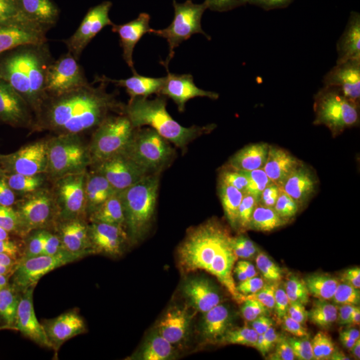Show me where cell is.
<instances>
[{
	"label": "cell",
	"mask_w": 360,
	"mask_h": 360,
	"mask_svg": "<svg viewBox=\"0 0 360 360\" xmlns=\"http://www.w3.org/2000/svg\"><path fill=\"white\" fill-rule=\"evenodd\" d=\"M300 31L282 26L270 39L242 50L226 49L223 60L236 68L239 89L245 98V116L266 146L271 144L266 107L271 91L291 67H303L306 58L299 52Z\"/></svg>",
	"instance_id": "cell-12"
},
{
	"label": "cell",
	"mask_w": 360,
	"mask_h": 360,
	"mask_svg": "<svg viewBox=\"0 0 360 360\" xmlns=\"http://www.w3.org/2000/svg\"><path fill=\"white\" fill-rule=\"evenodd\" d=\"M175 342L176 340L160 345V346L132 349L108 360H171Z\"/></svg>",
	"instance_id": "cell-20"
},
{
	"label": "cell",
	"mask_w": 360,
	"mask_h": 360,
	"mask_svg": "<svg viewBox=\"0 0 360 360\" xmlns=\"http://www.w3.org/2000/svg\"><path fill=\"white\" fill-rule=\"evenodd\" d=\"M247 304L295 348H321L347 322L351 302L302 255L271 257Z\"/></svg>",
	"instance_id": "cell-4"
},
{
	"label": "cell",
	"mask_w": 360,
	"mask_h": 360,
	"mask_svg": "<svg viewBox=\"0 0 360 360\" xmlns=\"http://www.w3.org/2000/svg\"><path fill=\"white\" fill-rule=\"evenodd\" d=\"M214 166H178L112 193H95L68 231L65 263L98 262L108 270L156 269L188 260L220 230L247 229L250 208L231 186H217Z\"/></svg>",
	"instance_id": "cell-1"
},
{
	"label": "cell",
	"mask_w": 360,
	"mask_h": 360,
	"mask_svg": "<svg viewBox=\"0 0 360 360\" xmlns=\"http://www.w3.org/2000/svg\"><path fill=\"white\" fill-rule=\"evenodd\" d=\"M105 122L94 83L40 91L0 108V155L51 200L68 231L95 195L91 153Z\"/></svg>",
	"instance_id": "cell-2"
},
{
	"label": "cell",
	"mask_w": 360,
	"mask_h": 360,
	"mask_svg": "<svg viewBox=\"0 0 360 360\" xmlns=\"http://www.w3.org/2000/svg\"><path fill=\"white\" fill-rule=\"evenodd\" d=\"M8 349H10L8 343L6 342V339L3 338V335L0 334V355H1V354H4V352H7Z\"/></svg>",
	"instance_id": "cell-23"
},
{
	"label": "cell",
	"mask_w": 360,
	"mask_h": 360,
	"mask_svg": "<svg viewBox=\"0 0 360 360\" xmlns=\"http://www.w3.org/2000/svg\"><path fill=\"white\" fill-rule=\"evenodd\" d=\"M40 23L55 40L103 56L119 37V18L105 0H34Z\"/></svg>",
	"instance_id": "cell-15"
},
{
	"label": "cell",
	"mask_w": 360,
	"mask_h": 360,
	"mask_svg": "<svg viewBox=\"0 0 360 360\" xmlns=\"http://www.w3.org/2000/svg\"><path fill=\"white\" fill-rule=\"evenodd\" d=\"M223 13V3L210 1L181 15L150 65L127 82L135 102L155 120L180 83L210 53L227 49L218 31Z\"/></svg>",
	"instance_id": "cell-9"
},
{
	"label": "cell",
	"mask_w": 360,
	"mask_h": 360,
	"mask_svg": "<svg viewBox=\"0 0 360 360\" xmlns=\"http://www.w3.org/2000/svg\"><path fill=\"white\" fill-rule=\"evenodd\" d=\"M94 287L96 359L169 343L181 333L176 290L168 285L162 270H108L94 278Z\"/></svg>",
	"instance_id": "cell-3"
},
{
	"label": "cell",
	"mask_w": 360,
	"mask_h": 360,
	"mask_svg": "<svg viewBox=\"0 0 360 360\" xmlns=\"http://www.w3.org/2000/svg\"><path fill=\"white\" fill-rule=\"evenodd\" d=\"M13 360H98L92 348L44 349V348H10Z\"/></svg>",
	"instance_id": "cell-19"
},
{
	"label": "cell",
	"mask_w": 360,
	"mask_h": 360,
	"mask_svg": "<svg viewBox=\"0 0 360 360\" xmlns=\"http://www.w3.org/2000/svg\"><path fill=\"white\" fill-rule=\"evenodd\" d=\"M318 190L343 198L360 224V148L334 142V151L330 154Z\"/></svg>",
	"instance_id": "cell-17"
},
{
	"label": "cell",
	"mask_w": 360,
	"mask_h": 360,
	"mask_svg": "<svg viewBox=\"0 0 360 360\" xmlns=\"http://www.w3.org/2000/svg\"><path fill=\"white\" fill-rule=\"evenodd\" d=\"M52 39L41 26L34 0H0V49Z\"/></svg>",
	"instance_id": "cell-18"
},
{
	"label": "cell",
	"mask_w": 360,
	"mask_h": 360,
	"mask_svg": "<svg viewBox=\"0 0 360 360\" xmlns=\"http://www.w3.org/2000/svg\"><path fill=\"white\" fill-rule=\"evenodd\" d=\"M94 279L56 287L16 309H0V334L10 348H92L95 338Z\"/></svg>",
	"instance_id": "cell-8"
},
{
	"label": "cell",
	"mask_w": 360,
	"mask_h": 360,
	"mask_svg": "<svg viewBox=\"0 0 360 360\" xmlns=\"http://www.w3.org/2000/svg\"><path fill=\"white\" fill-rule=\"evenodd\" d=\"M176 167L165 132L135 103L98 131L91 153V187L95 193H112Z\"/></svg>",
	"instance_id": "cell-7"
},
{
	"label": "cell",
	"mask_w": 360,
	"mask_h": 360,
	"mask_svg": "<svg viewBox=\"0 0 360 360\" xmlns=\"http://www.w3.org/2000/svg\"><path fill=\"white\" fill-rule=\"evenodd\" d=\"M0 360H13V358H11V354H10V349H8L7 352H4V354H1V355H0Z\"/></svg>",
	"instance_id": "cell-24"
},
{
	"label": "cell",
	"mask_w": 360,
	"mask_h": 360,
	"mask_svg": "<svg viewBox=\"0 0 360 360\" xmlns=\"http://www.w3.org/2000/svg\"><path fill=\"white\" fill-rule=\"evenodd\" d=\"M321 348H296L281 360H319Z\"/></svg>",
	"instance_id": "cell-22"
},
{
	"label": "cell",
	"mask_w": 360,
	"mask_h": 360,
	"mask_svg": "<svg viewBox=\"0 0 360 360\" xmlns=\"http://www.w3.org/2000/svg\"><path fill=\"white\" fill-rule=\"evenodd\" d=\"M101 58L55 39L0 49V108L40 91L92 84Z\"/></svg>",
	"instance_id": "cell-10"
},
{
	"label": "cell",
	"mask_w": 360,
	"mask_h": 360,
	"mask_svg": "<svg viewBox=\"0 0 360 360\" xmlns=\"http://www.w3.org/2000/svg\"><path fill=\"white\" fill-rule=\"evenodd\" d=\"M0 245L27 255L65 257L68 230L51 200L0 155Z\"/></svg>",
	"instance_id": "cell-11"
},
{
	"label": "cell",
	"mask_w": 360,
	"mask_h": 360,
	"mask_svg": "<svg viewBox=\"0 0 360 360\" xmlns=\"http://www.w3.org/2000/svg\"><path fill=\"white\" fill-rule=\"evenodd\" d=\"M270 259L250 229L217 232L188 259L176 288L181 333L245 304Z\"/></svg>",
	"instance_id": "cell-6"
},
{
	"label": "cell",
	"mask_w": 360,
	"mask_h": 360,
	"mask_svg": "<svg viewBox=\"0 0 360 360\" xmlns=\"http://www.w3.org/2000/svg\"><path fill=\"white\" fill-rule=\"evenodd\" d=\"M346 11L348 16L347 39L342 49L330 58L307 59L304 68L331 77L338 91V108L328 123H322L334 142L336 132L349 110L348 99L360 90V6L347 0Z\"/></svg>",
	"instance_id": "cell-16"
},
{
	"label": "cell",
	"mask_w": 360,
	"mask_h": 360,
	"mask_svg": "<svg viewBox=\"0 0 360 360\" xmlns=\"http://www.w3.org/2000/svg\"><path fill=\"white\" fill-rule=\"evenodd\" d=\"M171 360H214L205 349H202L187 340H181L179 343L175 342L172 359Z\"/></svg>",
	"instance_id": "cell-21"
},
{
	"label": "cell",
	"mask_w": 360,
	"mask_h": 360,
	"mask_svg": "<svg viewBox=\"0 0 360 360\" xmlns=\"http://www.w3.org/2000/svg\"><path fill=\"white\" fill-rule=\"evenodd\" d=\"M328 159L330 154H292L276 148L271 143L266 146L263 154L243 159H229L211 151H193L188 166L226 167L235 174L245 175L260 193V199H264L278 193L295 195L309 187L318 190Z\"/></svg>",
	"instance_id": "cell-14"
},
{
	"label": "cell",
	"mask_w": 360,
	"mask_h": 360,
	"mask_svg": "<svg viewBox=\"0 0 360 360\" xmlns=\"http://www.w3.org/2000/svg\"><path fill=\"white\" fill-rule=\"evenodd\" d=\"M180 334L214 360H281L296 349L247 303Z\"/></svg>",
	"instance_id": "cell-13"
},
{
	"label": "cell",
	"mask_w": 360,
	"mask_h": 360,
	"mask_svg": "<svg viewBox=\"0 0 360 360\" xmlns=\"http://www.w3.org/2000/svg\"><path fill=\"white\" fill-rule=\"evenodd\" d=\"M333 211V195L323 190L307 199L271 195L250 210L247 229L270 257L297 252L360 297V248L335 224Z\"/></svg>",
	"instance_id": "cell-5"
}]
</instances>
